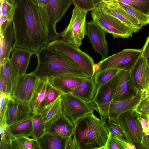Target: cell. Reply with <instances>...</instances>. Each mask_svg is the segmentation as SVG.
Returning a JSON list of instances; mask_svg holds the SVG:
<instances>
[{
	"instance_id": "6da1fadb",
	"label": "cell",
	"mask_w": 149,
	"mask_h": 149,
	"mask_svg": "<svg viewBox=\"0 0 149 149\" xmlns=\"http://www.w3.org/2000/svg\"><path fill=\"white\" fill-rule=\"evenodd\" d=\"M16 0L12 21L15 34L13 49L21 47L35 54L50 42L41 11L35 0Z\"/></svg>"
},
{
	"instance_id": "7a4b0ae2",
	"label": "cell",
	"mask_w": 149,
	"mask_h": 149,
	"mask_svg": "<svg viewBox=\"0 0 149 149\" xmlns=\"http://www.w3.org/2000/svg\"><path fill=\"white\" fill-rule=\"evenodd\" d=\"M35 54L38 64L32 72L40 79H49L67 74L88 76L69 57L47 46L40 49Z\"/></svg>"
},
{
	"instance_id": "3957f363",
	"label": "cell",
	"mask_w": 149,
	"mask_h": 149,
	"mask_svg": "<svg viewBox=\"0 0 149 149\" xmlns=\"http://www.w3.org/2000/svg\"><path fill=\"white\" fill-rule=\"evenodd\" d=\"M105 119L102 116L99 118L93 112L76 123L73 134L80 149H103L109 134Z\"/></svg>"
},
{
	"instance_id": "277c9868",
	"label": "cell",
	"mask_w": 149,
	"mask_h": 149,
	"mask_svg": "<svg viewBox=\"0 0 149 149\" xmlns=\"http://www.w3.org/2000/svg\"><path fill=\"white\" fill-rule=\"evenodd\" d=\"M47 46L64 54L73 60L88 76L93 77L95 70L93 58L79 47L70 44L62 39L50 41Z\"/></svg>"
},
{
	"instance_id": "5b68a950",
	"label": "cell",
	"mask_w": 149,
	"mask_h": 149,
	"mask_svg": "<svg viewBox=\"0 0 149 149\" xmlns=\"http://www.w3.org/2000/svg\"><path fill=\"white\" fill-rule=\"evenodd\" d=\"M88 11L74 6L69 23L64 30L59 33L61 39L67 43L79 47L86 35V18Z\"/></svg>"
},
{
	"instance_id": "8992f818",
	"label": "cell",
	"mask_w": 149,
	"mask_h": 149,
	"mask_svg": "<svg viewBox=\"0 0 149 149\" xmlns=\"http://www.w3.org/2000/svg\"><path fill=\"white\" fill-rule=\"evenodd\" d=\"M93 20L105 32L111 34L114 38L132 37L134 31L114 16L104 12L99 6L91 11Z\"/></svg>"
},
{
	"instance_id": "52a82bcc",
	"label": "cell",
	"mask_w": 149,
	"mask_h": 149,
	"mask_svg": "<svg viewBox=\"0 0 149 149\" xmlns=\"http://www.w3.org/2000/svg\"><path fill=\"white\" fill-rule=\"evenodd\" d=\"M141 49H127L101 60L95 72L108 68L131 71L141 56Z\"/></svg>"
},
{
	"instance_id": "ba28073f",
	"label": "cell",
	"mask_w": 149,
	"mask_h": 149,
	"mask_svg": "<svg viewBox=\"0 0 149 149\" xmlns=\"http://www.w3.org/2000/svg\"><path fill=\"white\" fill-rule=\"evenodd\" d=\"M63 113L74 125L94 110L87 102L72 93L63 94L61 97Z\"/></svg>"
},
{
	"instance_id": "9c48e42d",
	"label": "cell",
	"mask_w": 149,
	"mask_h": 149,
	"mask_svg": "<svg viewBox=\"0 0 149 149\" xmlns=\"http://www.w3.org/2000/svg\"><path fill=\"white\" fill-rule=\"evenodd\" d=\"M118 73L109 80L97 87L96 93L90 102L92 109L105 119H108L109 109L113 100Z\"/></svg>"
},
{
	"instance_id": "30bf717a",
	"label": "cell",
	"mask_w": 149,
	"mask_h": 149,
	"mask_svg": "<svg viewBox=\"0 0 149 149\" xmlns=\"http://www.w3.org/2000/svg\"><path fill=\"white\" fill-rule=\"evenodd\" d=\"M72 4V0H49L46 8V29L50 41L58 39L59 33L56 30V24Z\"/></svg>"
},
{
	"instance_id": "8fae6325",
	"label": "cell",
	"mask_w": 149,
	"mask_h": 149,
	"mask_svg": "<svg viewBox=\"0 0 149 149\" xmlns=\"http://www.w3.org/2000/svg\"><path fill=\"white\" fill-rule=\"evenodd\" d=\"M117 119L128 141L141 147L143 131L139 114L132 110L121 114Z\"/></svg>"
},
{
	"instance_id": "7c38bea8",
	"label": "cell",
	"mask_w": 149,
	"mask_h": 149,
	"mask_svg": "<svg viewBox=\"0 0 149 149\" xmlns=\"http://www.w3.org/2000/svg\"><path fill=\"white\" fill-rule=\"evenodd\" d=\"M40 78L32 72L19 74L11 97L22 101L29 103Z\"/></svg>"
},
{
	"instance_id": "4fadbf2b",
	"label": "cell",
	"mask_w": 149,
	"mask_h": 149,
	"mask_svg": "<svg viewBox=\"0 0 149 149\" xmlns=\"http://www.w3.org/2000/svg\"><path fill=\"white\" fill-rule=\"evenodd\" d=\"M34 114L29 103L10 97L8 102L6 114V122L7 127L28 118Z\"/></svg>"
},
{
	"instance_id": "5bb4252c",
	"label": "cell",
	"mask_w": 149,
	"mask_h": 149,
	"mask_svg": "<svg viewBox=\"0 0 149 149\" xmlns=\"http://www.w3.org/2000/svg\"><path fill=\"white\" fill-rule=\"evenodd\" d=\"M86 35L93 48L102 56L101 60L107 57L108 46L105 31L93 20L86 22Z\"/></svg>"
},
{
	"instance_id": "9a60e30c",
	"label": "cell",
	"mask_w": 149,
	"mask_h": 149,
	"mask_svg": "<svg viewBox=\"0 0 149 149\" xmlns=\"http://www.w3.org/2000/svg\"><path fill=\"white\" fill-rule=\"evenodd\" d=\"M0 66V93L10 97L19 74L10 58L4 59Z\"/></svg>"
},
{
	"instance_id": "2e32d148",
	"label": "cell",
	"mask_w": 149,
	"mask_h": 149,
	"mask_svg": "<svg viewBox=\"0 0 149 149\" xmlns=\"http://www.w3.org/2000/svg\"><path fill=\"white\" fill-rule=\"evenodd\" d=\"M88 76L67 74L51 78L48 81L53 87L63 94L72 93L76 88Z\"/></svg>"
},
{
	"instance_id": "e0dca14e",
	"label": "cell",
	"mask_w": 149,
	"mask_h": 149,
	"mask_svg": "<svg viewBox=\"0 0 149 149\" xmlns=\"http://www.w3.org/2000/svg\"><path fill=\"white\" fill-rule=\"evenodd\" d=\"M98 6L105 13L114 16L126 24L135 33L143 27L136 19L121 7L118 3V0L111 4H107L102 2Z\"/></svg>"
},
{
	"instance_id": "ac0fdd59",
	"label": "cell",
	"mask_w": 149,
	"mask_h": 149,
	"mask_svg": "<svg viewBox=\"0 0 149 149\" xmlns=\"http://www.w3.org/2000/svg\"><path fill=\"white\" fill-rule=\"evenodd\" d=\"M143 95V92L139 91L130 97L119 100H113L110 105L108 120L116 119L123 113L135 110Z\"/></svg>"
},
{
	"instance_id": "d6986e66",
	"label": "cell",
	"mask_w": 149,
	"mask_h": 149,
	"mask_svg": "<svg viewBox=\"0 0 149 149\" xmlns=\"http://www.w3.org/2000/svg\"><path fill=\"white\" fill-rule=\"evenodd\" d=\"M139 91L134 85L130 71L120 70L117 73L113 100L130 97Z\"/></svg>"
},
{
	"instance_id": "ffe728a7",
	"label": "cell",
	"mask_w": 149,
	"mask_h": 149,
	"mask_svg": "<svg viewBox=\"0 0 149 149\" xmlns=\"http://www.w3.org/2000/svg\"><path fill=\"white\" fill-rule=\"evenodd\" d=\"M74 129L75 125L62 113L46 123L45 131L66 139L74 133Z\"/></svg>"
},
{
	"instance_id": "44dd1931",
	"label": "cell",
	"mask_w": 149,
	"mask_h": 149,
	"mask_svg": "<svg viewBox=\"0 0 149 149\" xmlns=\"http://www.w3.org/2000/svg\"><path fill=\"white\" fill-rule=\"evenodd\" d=\"M130 73L137 89L143 92L149 85V66L141 56Z\"/></svg>"
},
{
	"instance_id": "7402d4cb",
	"label": "cell",
	"mask_w": 149,
	"mask_h": 149,
	"mask_svg": "<svg viewBox=\"0 0 149 149\" xmlns=\"http://www.w3.org/2000/svg\"><path fill=\"white\" fill-rule=\"evenodd\" d=\"M0 62L10 58V53L13 49L15 40V32L13 21L7 22L0 25Z\"/></svg>"
},
{
	"instance_id": "603a6c76",
	"label": "cell",
	"mask_w": 149,
	"mask_h": 149,
	"mask_svg": "<svg viewBox=\"0 0 149 149\" xmlns=\"http://www.w3.org/2000/svg\"><path fill=\"white\" fill-rule=\"evenodd\" d=\"M10 60L19 74L26 73L30 58L34 53L29 49L16 47L11 51Z\"/></svg>"
},
{
	"instance_id": "cb8c5ba5",
	"label": "cell",
	"mask_w": 149,
	"mask_h": 149,
	"mask_svg": "<svg viewBox=\"0 0 149 149\" xmlns=\"http://www.w3.org/2000/svg\"><path fill=\"white\" fill-rule=\"evenodd\" d=\"M97 88L93 78L89 76L76 88L72 93L84 101L89 102L92 101Z\"/></svg>"
},
{
	"instance_id": "d4e9b609",
	"label": "cell",
	"mask_w": 149,
	"mask_h": 149,
	"mask_svg": "<svg viewBox=\"0 0 149 149\" xmlns=\"http://www.w3.org/2000/svg\"><path fill=\"white\" fill-rule=\"evenodd\" d=\"M50 86L47 79H40L29 102L30 108L36 114L39 107L45 98Z\"/></svg>"
},
{
	"instance_id": "484cf974",
	"label": "cell",
	"mask_w": 149,
	"mask_h": 149,
	"mask_svg": "<svg viewBox=\"0 0 149 149\" xmlns=\"http://www.w3.org/2000/svg\"><path fill=\"white\" fill-rule=\"evenodd\" d=\"M66 139L46 132L37 140L39 149H65Z\"/></svg>"
},
{
	"instance_id": "4316f807",
	"label": "cell",
	"mask_w": 149,
	"mask_h": 149,
	"mask_svg": "<svg viewBox=\"0 0 149 149\" xmlns=\"http://www.w3.org/2000/svg\"><path fill=\"white\" fill-rule=\"evenodd\" d=\"M32 116L8 127V130L11 136L13 137L22 136L32 137Z\"/></svg>"
},
{
	"instance_id": "83f0119b",
	"label": "cell",
	"mask_w": 149,
	"mask_h": 149,
	"mask_svg": "<svg viewBox=\"0 0 149 149\" xmlns=\"http://www.w3.org/2000/svg\"><path fill=\"white\" fill-rule=\"evenodd\" d=\"M16 6V0H2L0 1V25L6 22L13 21Z\"/></svg>"
},
{
	"instance_id": "f1b7e54d",
	"label": "cell",
	"mask_w": 149,
	"mask_h": 149,
	"mask_svg": "<svg viewBox=\"0 0 149 149\" xmlns=\"http://www.w3.org/2000/svg\"><path fill=\"white\" fill-rule=\"evenodd\" d=\"M63 94L61 92L50 84L47 94L40 103L36 114H41L49 105L61 98Z\"/></svg>"
},
{
	"instance_id": "f546056e",
	"label": "cell",
	"mask_w": 149,
	"mask_h": 149,
	"mask_svg": "<svg viewBox=\"0 0 149 149\" xmlns=\"http://www.w3.org/2000/svg\"><path fill=\"white\" fill-rule=\"evenodd\" d=\"M62 113L61 100L60 98L49 105L40 115L47 123Z\"/></svg>"
},
{
	"instance_id": "4dcf8cb0",
	"label": "cell",
	"mask_w": 149,
	"mask_h": 149,
	"mask_svg": "<svg viewBox=\"0 0 149 149\" xmlns=\"http://www.w3.org/2000/svg\"><path fill=\"white\" fill-rule=\"evenodd\" d=\"M120 6L129 5L149 16V0H118Z\"/></svg>"
},
{
	"instance_id": "1f68e13d",
	"label": "cell",
	"mask_w": 149,
	"mask_h": 149,
	"mask_svg": "<svg viewBox=\"0 0 149 149\" xmlns=\"http://www.w3.org/2000/svg\"><path fill=\"white\" fill-rule=\"evenodd\" d=\"M33 132L32 137L37 139L46 132V123L40 114H34L32 116Z\"/></svg>"
},
{
	"instance_id": "d6a6232c",
	"label": "cell",
	"mask_w": 149,
	"mask_h": 149,
	"mask_svg": "<svg viewBox=\"0 0 149 149\" xmlns=\"http://www.w3.org/2000/svg\"><path fill=\"white\" fill-rule=\"evenodd\" d=\"M120 70L116 68H108L95 72L93 79L97 87L109 80Z\"/></svg>"
},
{
	"instance_id": "836d02e7",
	"label": "cell",
	"mask_w": 149,
	"mask_h": 149,
	"mask_svg": "<svg viewBox=\"0 0 149 149\" xmlns=\"http://www.w3.org/2000/svg\"><path fill=\"white\" fill-rule=\"evenodd\" d=\"M121 6L127 13L136 19L143 26L149 24V16L142 13L130 6Z\"/></svg>"
},
{
	"instance_id": "e575fe53",
	"label": "cell",
	"mask_w": 149,
	"mask_h": 149,
	"mask_svg": "<svg viewBox=\"0 0 149 149\" xmlns=\"http://www.w3.org/2000/svg\"><path fill=\"white\" fill-rule=\"evenodd\" d=\"M0 124V133L1 140L0 149H11L10 143L13 137L10 134L7 129V126Z\"/></svg>"
},
{
	"instance_id": "d590c367",
	"label": "cell",
	"mask_w": 149,
	"mask_h": 149,
	"mask_svg": "<svg viewBox=\"0 0 149 149\" xmlns=\"http://www.w3.org/2000/svg\"><path fill=\"white\" fill-rule=\"evenodd\" d=\"M108 127L109 132L122 139L128 141L117 119L108 120Z\"/></svg>"
},
{
	"instance_id": "8d00e7d4",
	"label": "cell",
	"mask_w": 149,
	"mask_h": 149,
	"mask_svg": "<svg viewBox=\"0 0 149 149\" xmlns=\"http://www.w3.org/2000/svg\"><path fill=\"white\" fill-rule=\"evenodd\" d=\"M15 138L20 142L24 149H39L37 139L24 136Z\"/></svg>"
},
{
	"instance_id": "74e56055",
	"label": "cell",
	"mask_w": 149,
	"mask_h": 149,
	"mask_svg": "<svg viewBox=\"0 0 149 149\" xmlns=\"http://www.w3.org/2000/svg\"><path fill=\"white\" fill-rule=\"evenodd\" d=\"M0 124L7 125L5 120L8 102L10 97L3 93H0Z\"/></svg>"
},
{
	"instance_id": "f35d334b",
	"label": "cell",
	"mask_w": 149,
	"mask_h": 149,
	"mask_svg": "<svg viewBox=\"0 0 149 149\" xmlns=\"http://www.w3.org/2000/svg\"><path fill=\"white\" fill-rule=\"evenodd\" d=\"M135 110L140 114L149 115V97H143L136 107Z\"/></svg>"
},
{
	"instance_id": "ab89813d",
	"label": "cell",
	"mask_w": 149,
	"mask_h": 149,
	"mask_svg": "<svg viewBox=\"0 0 149 149\" xmlns=\"http://www.w3.org/2000/svg\"><path fill=\"white\" fill-rule=\"evenodd\" d=\"M72 4L87 11H92L96 6L93 0H72Z\"/></svg>"
},
{
	"instance_id": "60d3db41",
	"label": "cell",
	"mask_w": 149,
	"mask_h": 149,
	"mask_svg": "<svg viewBox=\"0 0 149 149\" xmlns=\"http://www.w3.org/2000/svg\"><path fill=\"white\" fill-rule=\"evenodd\" d=\"M122 149L114 135L109 132L106 143L103 149Z\"/></svg>"
},
{
	"instance_id": "b9f144b4",
	"label": "cell",
	"mask_w": 149,
	"mask_h": 149,
	"mask_svg": "<svg viewBox=\"0 0 149 149\" xmlns=\"http://www.w3.org/2000/svg\"><path fill=\"white\" fill-rule=\"evenodd\" d=\"M65 149H80L79 144L73 134L66 139Z\"/></svg>"
},
{
	"instance_id": "7bdbcfd3",
	"label": "cell",
	"mask_w": 149,
	"mask_h": 149,
	"mask_svg": "<svg viewBox=\"0 0 149 149\" xmlns=\"http://www.w3.org/2000/svg\"><path fill=\"white\" fill-rule=\"evenodd\" d=\"M113 135L122 149H135L136 148L134 144L128 141L122 139L115 135Z\"/></svg>"
},
{
	"instance_id": "ee69618b",
	"label": "cell",
	"mask_w": 149,
	"mask_h": 149,
	"mask_svg": "<svg viewBox=\"0 0 149 149\" xmlns=\"http://www.w3.org/2000/svg\"><path fill=\"white\" fill-rule=\"evenodd\" d=\"M141 49V56L145 59L149 66V36L147 37L145 44Z\"/></svg>"
},
{
	"instance_id": "f6af8a7d",
	"label": "cell",
	"mask_w": 149,
	"mask_h": 149,
	"mask_svg": "<svg viewBox=\"0 0 149 149\" xmlns=\"http://www.w3.org/2000/svg\"><path fill=\"white\" fill-rule=\"evenodd\" d=\"M11 149H24V148L15 137H13L10 143Z\"/></svg>"
},
{
	"instance_id": "bcb514c9",
	"label": "cell",
	"mask_w": 149,
	"mask_h": 149,
	"mask_svg": "<svg viewBox=\"0 0 149 149\" xmlns=\"http://www.w3.org/2000/svg\"><path fill=\"white\" fill-rule=\"evenodd\" d=\"M141 147L143 148L149 149V132L148 134L143 135Z\"/></svg>"
},
{
	"instance_id": "7dc6e473",
	"label": "cell",
	"mask_w": 149,
	"mask_h": 149,
	"mask_svg": "<svg viewBox=\"0 0 149 149\" xmlns=\"http://www.w3.org/2000/svg\"><path fill=\"white\" fill-rule=\"evenodd\" d=\"M49 0H36V2L39 7L46 9Z\"/></svg>"
},
{
	"instance_id": "c3c4849f",
	"label": "cell",
	"mask_w": 149,
	"mask_h": 149,
	"mask_svg": "<svg viewBox=\"0 0 149 149\" xmlns=\"http://www.w3.org/2000/svg\"><path fill=\"white\" fill-rule=\"evenodd\" d=\"M102 1L107 4H113L116 0H102Z\"/></svg>"
},
{
	"instance_id": "681fc988",
	"label": "cell",
	"mask_w": 149,
	"mask_h": 149,
	"mask_svg": "<svg viewBox=\"0 0 149 149\" xmlns=\"http://www.w3.org/2000/svg\"><path fill=\"white\" fill-rule=\"evenodd\" d=\"M95 5L97 6L102 1V0H93Z\"/></svg>"
},
{
	"instance_id": "f907efd6",
	"label": "cell",
	"mask_w": 149,
	"mask_h": 149,
	"mask_svg": "<svg viewBox=\"0 0 149 149\" xmlns=\"http://www.w3.org/2000/svg\"><path fill=\"white\" fill-rule=\"evenodd\" d=\"M143 92V94H145L149 92V85L147 88Z\"/></svg>"
},
{
	"instance_id": "816d5d0a",
	"label": "cell",
	"mask_w": 149,
	"mask_h": 149,
	"mask_svg": "<svg viewBox=\"0 0 149 149\" xmlns=\"http://www.w3.org/2000/svg\"><path fill=\"white\" fill-rule=\"evenodd\" d=\"M143 96L145 97H149V92L146 93L145 94H143Z\"/></svg>"
},
{
	"instance_id": "f5cc1de1",
	"label": "cell",
	"mask_w": 149,
	"mask_h": 149,
	"mask_svg": "<svg viewBox=\"0 0 149 149\" xmlns=\"http://www.w3.org/2000/svg\"><path fill=\"white\" fill-rule=\"evenodd\" d=\"M2 0H0V1H2Z\"/></svg>"
},
{
	"instance_id": "db71d44e",
	"label": "cell",
	"mask_w": 149,
	"mask_h": 149,
	"mask_svg": "<svg viewBox=\"0 0 149 149\" xmlns=\"http://www.w3.org/2000/svg\"><path fill=\"white\" fill-rule=\"evenodd\" d=\"M36 1V0H35Z\"/></svg>"
}]
</instances>
